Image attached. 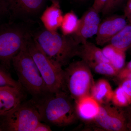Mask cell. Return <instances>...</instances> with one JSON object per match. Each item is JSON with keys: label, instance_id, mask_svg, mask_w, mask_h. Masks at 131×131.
Returning <instances> with one entry per match:
<instances>
[{"label": "cell", "instance_id": "6da1fadb", "mask_svg": "<svg viewBox=\"0 0 131 131\" xmlns=\"http://www.w3.org/2000/svg\"><path fill=\"white\" fill-rule=\"evenodd\" d=\"M35 101L41 120L46 124L63 127L74 124L78 119L74 101L65 91L49 93Z\"/></svg>", "mask_w": 131, "mask_h": 131}, {"label": "cell", "instance_id": "7a4b0ae2", "mask_svg": "<svg viewBox=\"0 0 131 131\" xmlns=\"http://www.w3.org/2000/svg\"><path fill=\"white\" fill-rule=\"evenodd\" d=\"M12 62L18 78V81L24 90L32 95V99L39 100L49 93L37 66L28 51L27 42L14 57Z\"/></svg>", "mask_w": 131, "mask_h": 131}, {"label": "cell", "instance_id": "3957f363", "mask_svg": "<svg viewBox=\"0 0 131 131\" xmlns=\"http://www.w3.org/2000/svg\"><path fill=\"white\" fill-rule=\"evenodd\" d=\"M32 35L45 54L62 67L69 64L71 59L77 56L80 45L71 35H64L45 29Z\"/></svg>", "mask_w": 131, "mask_h": 131}, {"label": "cell", "instance_id": "277c9868", "mask_svg": "<svg viewBox=\"0 0 131 131\" xmlns=\"http://www.w3.org/2000/svg\"><path fill=\"white\" fill-rule=\"evenodd\" d=\"M27 46L49 93L65 91L64 71L62 66L45 54L32 37V34L27 39Z\"/></svg>", "mask_w": 131, "mask_h": 131}, {"label": "cell", "instance_id": "5b68a950", "mask_svg": "<svg viewBox=\"0 0 131 131\" xmlns=\"http://www.w3.org/2000/svg\"><path fill=\"white\" fill-rule=\"evenodd\" d=\"M91 71L82 60L69 64L64 70L65 91L75 102L90 95L94 83Z\"/></svg>", "mask_w": 131, "mask_h": 131}, {"label": "cell", "instance_id": "8992f818", "mask_svg": "<svg viewBox=\"0 0 131 131\" xmlns=\"http://www.w3.org/2000/svg\"><path fill=\"white\" fill-rule=\"evenodd\" d=\"M0 121L3 131H34L42 122L37 102L32 99L23 101Z\"/></svg>", "mask_w": 131, "mask_h": 131}, {"label": "cell", "instance_id": "52a82bcc", "mask_svg": "<svg viewBox=\"0 0 131 131\" xmlns=\"http://www.w3.org/2000/svg\"><path fill=\"white\" fill-rule=\"evenodd\" d=\"M31 34L20 25L10 23L0 26V61L5 67H10L12 59Z\"/></svg>", "mask_w": 131, "mask_h": 131}, {"label": "cell", "instance_id": "ba28073f", "mask_svg": "<svg viewBox=\"0 0 131 131\" xmlns=\"http://www.w3.org/2000/svg\"><path fill=\"white\" fill-rule=\"evenodd\" d=\"M93 122L104 130L129 131L125 107H119L110 103L100 105L99 112Z\"/></svg>", "mask_w": 131, "mask_h": 131}, {"label": "cell", "instance_id": "9c48e42d", "mask_svg": "<svg viewBox=\"0 0 131 131\" xmlns=\"http://www.w3.org/2000/svg\"><path fill=\"white\" fill-rule=\"evenodd\" d=\"M6 15L11 20H30L43 8L45 0H3Z\"/></svg>", "mask_w": 131, "mask_h": 131}, {"label": "cell", "instance_id": "30bf717a", "mask_svg": "<svg viewBox=\"0 0 131 131\" xmlns=\"http://www.w3.org/2000/svg\"><path fill=\"white\" fill-rule=\"evenodd\" d=\"M100 23L99 13L91 7L80 19L78 29L71 36L78 43H83L96 35Z\"/></svg>", "mask_w": 131, "mask_h": 131}, {"label": "cell", "instance_id": "8fae6325", "mask_svg": "<svg viewBox=\"0 0 131 131\" xmlns=\"http://www.w3.org/2000/svg\"><path fill=\"white\" fill-rule=\"evenodd\" d=\"M127 24L125 16L113 15L105 19L99 25L95 38L96 44L103 46L108 43Z\"/></svg>", "mask_w": 131, "mask_h": 131}, {"label": "cell", "instance_id": "7c38bea8", "mask_svg": "<svg viewBox=\"0 0 131 131\" xmlns=\"http://www.w3.org/2000/svg\"><path fill=\"white\" fill-rule=\"evenodd\" d=\"M23 88L0 87V117L6 116L24 101Z\"/></svg>", "mask_w": 131, "mask_h": 131}, {"label": "cell", "instance_id": "4fadbf2b", "mask_svg": "<svg viewBox=\"0 0 131 131\" xmlns=\"http://www.w3.org/2000/svg\"><path fill=\"white\" fill-rule=\"evenodd\" d=\"M78 118L87 122L93 121L99 112L100 105L91 95L75 102Z\"/></svg>", "mask_w": 131, "mask_h": 131}, {"label": "cell", "instance_id": "5bb4252c", "mask_svg": "<svg viewBox=\"0 0 131 131\" xmlns=\"http://www.w3.org/2000/svg\"><path fill=\"white\" fill-rule=\"evenodd\" d=\"M63 16L59 2H55L46 8L40 18L45 29L50 31H57L61 27Z\"/></svg>", "mask_w": 131, "mask_h": 131}, {"label": "cell", "instance_id": "9a60e30c", "mask_svg": "<svg viewBox=\"0 0 131 131\" xmlns=\"http://www.w3.org/2000/svg\"><path fill=\"white\" fill-rule=\"evenodd\" d=\"M77 56L87 64L100 62L110 63L104 56L102 49L88 41L80 45Z\"/></svg>", "mask_w": 131, "mask_h": 131}, {"label": "cell", "instance_id": "2e32d148", "mask_svg": "<svg viewBox=\"0 0 131 131\" xmlns=\"http://www.w3.org/2000/svg\"><path fill=\"white\" fill-rule=\"evenodd\" d=\"M113 91L106 80L100 79L94 83L91 88L90 95L100 105L110 103L112 101Z\"/></svg>", "mask_w": 131, "mask_h": 131}, {"label": "cell", "instance_id": "e0dca14e", "mask_svg": "<svg viewBox=\"0 0 131 131\" xmlns=\"http://www.w3.org/2000/svg\"><path fill=\"white\" fill-rule=\"evenodd\" d=\"M102 50L104 56L117 70L119 71L123 69L125 62V52L117 49L110 44Z\"/></svg>", "mask_w": 131, "mask_h": 131}, {"label": "cell", "instance_id": "ac0fdd59", "mask_svg": "<svg viewBox=\"0 0 131 131\" xmlns=\"http://www.w3.org/2000/svg\"><path fill=\"white\" fill-rule=\"evenodd\" d=\"M108 43L122 51H126L131 47V24H127Z\"/></svg>", "mask_w": 131, "mask_h": 131}, {"label": "cell", "instance_id": "d6986e66", "mask_svg": "<svg viewBox=\"0 0 131 131\" xmlns=\"http://www.w3.org/2000/svg\"><path fill=\"white\" fill-rule=\"evenodd\" d=\"M80 19L73 11L68 12L63 15L60 28L62 34L72 35L76 32L79 27Z\"/></svg>", "mask_w": 131, "mask_h": 131}, {"label": "cell", "instance_id": "ffe728a7", "mask_svg": "<svg viewBox=\"0 0 131 131\" xmlns=\"http://www.w3.org/2000/svg\"><path fill=\"white\" fill-rule=\"evenodd\" d=\"M91 71L99 74L109 76H117L119 72L111 63L106 62H97L87 64Z\"/></svg>", "mask_w": 131, "mask_h": 131}, {"label": "cell", "instance_id": "44dd1931", "mask_svg": "<svg viewBox=\"0 0 131 131\" xmlns=\"http://www.w3.org/2000/svg\"><path fill=\"white\" fill-rule=\"evenodd\" d=\"M111 102L119 107H125L131 105V97L120 86L113 91Z\"/></svg>", "mask_w": 131, "mask_h": 131}, {"label": "cell", "instance_id": "7402d4cb", "mask_svg": "<svg viewBox=\"0 0 131 131\" xmlns=\"http://www.w3.org/2000/svg\"><path fill=\"white\" fill-rule=\"evenodd\" d=\"M6 86L23 88L18 81L13 79L6 69L0 66V87Z\"/></svg>", "mask_w": 131, "mask_h": 131}, {"label": "cell", "instance_id": "603a6c76", "mask_svg": "<svg viewBox=\"0 0 131 131\" xmlns=\"http://www.w3.org/2000/svg\"><path fill=\"white\" fill-rule=\"evenodd\" d=\"M128 0H107L105 6L103 8L102 13L103 14H108L114 9L118 7L124 3L127 2Z\"/></svg>", "mask_w": 131, "mask_h": 131}, {"label": "cell", "instance_id": "cb8c5ba5", "mask_svg": "<svg viewBox=\"0 0 131 131\" xmlns=\"http://www.w3.org/2000/svg\"><path fill=\"white\" fill-rule=\"evenodd\" d=\"M107 0H94L92 7L100 13L102 12Z\"/></svg>", "mask_w": 131, "mask_h": 131}, {"label": "cell", "instance_id": "d4e9b609", "mask_svg": "<svg viewBox=\"0 0 131 131\" xmlns=\"http://www.w3.org/2000/svg\"><path fill=\"white\" fill-rule=\"evenodd\" d=\"M122 80L120 86L131 97V79H126Z\"/></svg>", "mask_w": 131, "mask_h": 131}, {"label": "cell", "instance_id": "484cf974", "mask_svg": "<svg viewBox=\"0 0 131 131\" xmlns=\"http://www.w3.org/2000/svg\"><path fill=\"white\" fill-rule=\"evenodd\" d=\"M117 76L119 79L122 80L126 79H131V71L126 68H123L120 71Z\"/></svg>", "mask_w": 131, "mask_h": 131}, {"label": "cell", "instance_id": "4316f807", "mask_svg": "<svg viewBox=\"0 0 131 131\" xmlns=\"http://www.w3.org/2000/svg\"><path fill=\"white\" fill-rule=\"evenodd\" d=\"M51 129L47 124H43L42 122H40L36 127L34 131H50Z\"/></svg>", "mask_w": 131, "mask_h": 131}, {"label": "cell", "instance_id": "83f0119b", "mask_svg": "<svg viewBox=\"0 0 131 131\" xmlns=\"http://www.w3.org/2000/svg\"><path fill=\"white\" fill-rule=\"evenodd\" d=\"M127 114L128 120V129L129 131H131V104L125 107Z\"/></svg>", "mask_w": 131, "mask_h": 131}, {"label": "cell", "instance_id": "f1b7e54d", "mask_svg": "<svg viewBox=\"0 0 131 131\" xmlns=\"http://www.w3.org/2000/svg\"><path fill=\"white\" fill-rule=\"evenodd\" d=\"M6 15V8L3 0H0V20L3 15Z\"/></svg>", "mask_w": 131, "mask_h": 131}, {"label": "cell", "instance_id": "f546056e", "mask_svg": "<svg viewBox=\"0 0 131 131\" xmlns=\"http://www.w3.org/2000/svg\"><path fill=\"white\" fill-rule=\"evenodd\" d=\"M125 12V15H126L131 13V0H129L127 2Z\"/></svg>", "mask_w": 131, "mask_h": 131}, {"label": "cell", "instance_id": "4dcf8cb0", "mask_svg": "<svg viewBox=\"0 0 131 131\" xmlns=\"http://www.w3.org/2000/svg\"><path fill=\"white\" fill-rule=\"evenodd\" d=\"M127 69L129 70L130 71H131V60L130 62L128 63L127 66L126 68Z\"/></svg>", "mask_w": 131, "mask_h": 131}, {"label": "cell", "instance_id": "1f68e13d", "mask_svg": "<svg viewBox=\"0 0 131 131\" xmlns=\"http://www.w3.org/2000/svg\"><path fill=\"white\" fill-rule=\"evenodd\" d=\"M52 2H59V0H50Z\"/></svg>", "mask_w": 131, "mask_h": 131}, {"label": "cell", "instance_id": "d6a6232c", "mask_svg": "<svg viewBox=\"0 0 131 131\" xmlns=\"http://www.w3.org/2000/svg\"><path fill=\"white\" fill-rule=\"evenodd\" d=\"M3 131L2 128L1 126V123H0V131Z\"/></svg>", "mask_w": 131, "mask_h": 131}, {"label": "cell", "instance_id": "836d02e7", "mask_svg": "<svg viewBox=\"0 0 131 131\" xmlns=\"http://www.w3.org/2000/svg\"><path fill=\"white\" fill-rule=\"evenodd\" d=\"M78 1H85V0H78Z\"/></svg>", "mask_w": 131, "mask_h": 131}, {"label": "cell", "instance_id": "e575fe53", "mask_svg": "<svg viewBox=\"0 0 131 131\" xmlns=\"http://www.w3.org/2000/svg\"><path fill=\"white\" fill-rule=\"evenodd\" d=\"M128 1H129V0H128Z\"/></svg>", "mask_w": 131, "mask_h": 131}]
</instances>
